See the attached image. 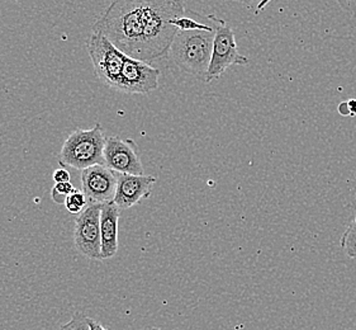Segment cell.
<instances>
[{
	"label": "cell",
	"mask_w": 356,
	"mask_h": 330,
	"mask_svg": "<svg viewBox=\"0 0 356 330\" xmlns=\"http://www.w3.org/2000/svg\"><path fill=\"white\" fill-rule=\"evenodd\" d=\"M183 1L115 0L94 23L126 56L143 63L165 58L178 33L171 22L186 15Z\"/></svg>",
	"instance_id": "6da1fadb"
},
{
	"label": "cell",
	"mask_w": 356,
	"mask_h": 330,
	"mask_svg": "<svg viewBox=\"0 0 356 330\" xmlns=\"http://www.w3.org/2000/svg\"><path fill=\"white\" fill-rule=\"evenodd\" d=\"M218 18L216 19L217 24ZM216 26L211 31H178L171 43L170 58L181 72L206 81L211 65Z\"/></svg>",
	"instance_id": "7a4b0ae2"
},
{
	"label": "cell",
	"mask_w": 356,
	"mask_h": 330,
	"mask_svg": "<svg viewBox=\"0 0 356 330\" xmlns=\"http://www.w3.org/2000/svg\"><path fill=\"white\" fill-rule=\"evenodd\" d=\"M107 139L100 123L92 129H76L65 140L60 159L63 164L79 171H86L95 165H106L104 149Z\"/></svg>",
	"instance_id": "3957f363"
},
{
	"label": "cell",
	"mask_w": 356,
	"mask_h": 330,
	"mask_svg": "<svg viewBox=\"0 0 356 330\" xmlns=\"http://www.w3.org/2000/svg\"><path fill=\"white\" fill-rule=\"evenodd\" d=\"M86 47L95 74L98 75L100 81L118 91L127 56L118 50L108 38L93 32L88 38Z\"/></svg>",
	"instance_id": "277c9868"
},
{
	"label": "cell",
	"mask_w": 356,
	"mask_h": 330,
	"mask_svg": "<svg viewBox=\"0 0 356 330\" xmlns=\"http://www.w3.org/2000/svg\"><path fill=\"white\" fill-rule=\"evenodd\" d=\"M249 58L243 56L237 49L235 33L227 22L220 19L216 24V36L211 65L207 74V83L218 79L232 65H248Z\"/></svg>",
	"instance_id": "5b68a950"
},
{
	"label": "cell",
	"mask_w": 356,
	"mask_h": 330,
	"mask_svg": "<svg viewBox=\"0 0 356 330\" xmlns=\"http://www.w3.org/2000/svg\"><path fill=\"white\" fill-rule=\"evenodd\" d=\"M102 203H90L76 217L74 240L83 256L94 260L102 259V237H100V212Z\"/></svg>",
	"instance_id": "8992f818"
},
{
	"label": "cell",
	"mask_w": 356,
	"mask_h": 330,
	"mask_svg": "<svg viewBox=\"0 0 356 330\" xmlns=\"http://www.w3.org/2000/svg\"><path fill=\"white\" fill-rule=\"evenodd\" d=\"M104 163L113 172L131 175H145L138 148L134 140L108 137L104 149Z\"/></svg>",
	"instance_id": "52a82bcc"
},
{
	"label": "cell",
	"mask_w": 356,
	"mask_h": 330,
	"mask_svg": "<svg viewBox=\"0 0 356 330\" xmlns=\"http://www.w3.org/2000/svg\"><path fill=\"white\" fill-rule=\"evenodd\" d=\"M81 184L89 205L112 202L117 192L118 173L106 165H95L81 171Z\"/></svg>",
	"instance_id": "ba28073f"
},
{
	"label": "cell",
	"mask_w": 356,
	"mask_h": 330,
	"mask_svg": "<svg viewBox=\"0 0 356 330\" xmlns=\"http://www.w3.org/2000/svg\"><path fill=\"white\" fill-rule=\"evenodd\" d=\"M160 70L147 63L127 56L122 72L120 92L127 94H147L159 88Z\"/></svg>",
	"instance_id": "9c48e42d"
},
{
	"label": "cell",
	"mask_w": 356,
	"mask_h": 330,
	"mask_svg": "<svg viewBox=\"0 0 356 330\" xmlns=\"http://www.w3.org/2000/svg\"><path fill=\"white\" fill-rule=\"evenodd\" d=\"M156 178L152 175H131L118 173V184L114 203L121 211L138 205L150 197Z\"/></svg>",
	"instance_id": "30bf717a"
},
{
	"label": "cell",
	"mask_w": 356,
	"mask_h": 330,
	"mask_svg": "<svg viewBox=\"0 0 356 330\" xmlns=\"http://www.w3.org/2000/svg\"><path fill=\"white\" fill-rule=\"evenodd\" d=\"M121 210L112 202L103 203L100 212V237H102V259L113 258L118 251V221Z\"/></svg>",
	"instance_id": "8fae6325"
},
{
	"label": "cell",
	"mask_w": 356,
	"mask_h": 330,
	"mask_svg": "<svg viewBox=\"0 0 356 330\" xmlns=\"http://www.w3.org/2000/svg\"><path fill=\"white\" fill-rule=\"evenodd\" d=\"M341 246L350 258L356 259V217L349 223L341 237Z\"/></svg>",
	"instance_id": "7c38bea8"
},
{
	"label": "cell",
	"mask_w": 356,
	"mask_h": 330,
	"mask_svg": "<svg viewBox=\"0 0 356 330\" xmlns=\"http://www.w3.org/2000/svg\"><path fill=\"white\" fill-rule=\"evenodd\" d=\"M86 197L84 192L79 191L75 188V191L72 192L65 202V207L70 212V214H81L84 211L86 205Z\"/></svg>",
	"instance_id": "4fadbf2b"
},
{
	"label": "cell",
	"mask_w": 356,
	"mask_h": 330,
	"mask_svg": "<svg viewBox=\"0 0 356 330\" xmlns=\"http://www.w3.org/2000/svg\"><path fill=\"white\" fill-rule=\"evenodd\" d=\"M75 191V187L72 186V182L69 183H56L51 189V198L55 203L65 205L66 198Z\"/></svg>",
	"instance_id": "5bb4252c"
},
{
	"label": "cell",
	"mask_w": 356,
	"mask_h": 330,
	"mask_svg": "<svg viewBox=\"0 0 356 330\" xmlns=\"http://www.w3.org/2000/svg\"><path fill=\"white\" fill-rule=\"evenodd\" d=\"M90 320H92L90 317L78 313L72 316V319L69 323L63 325L60 330H92L90 329Z\"/></svg>",
	"instance_id": "9a60e30c"
},
{
	"label": "cell",
	"mask_w": 356,
	"mask_h": 330,
	"mask_svg": "<svg viewBox=\"0 0 356 330\" xmlns=\"http://www.w3.org/2000/svg\"><path fill=\"white\" fill-rule=\"evenodd\" d=\"M52 178L55 180V183H69L72 180V175L65 168H58L54 172Z\"/></svg>",
	"instance_id": "2e32d148"
},
{
	"label": "cell",
	"mask_w": 356,
	"mask_h": 330,
	"mask_svg": "<svg viewBox=\"0 0 356 330\" xmlns=\"http://www.w3.org/2000/svg\"><path fill=\"white\" fill-rule=\"evenodd\" d=\"M339 112H340V115L342 116H350V109L349 104H348V101L342 102L341 104L339 106Z\"/></svg>",
	"instance_id": "e0dca14e"
},
{
	"label": "cell",
	"mask_w": 356,
	"mask_h": 330,
	"mask_svg": "<svg viewBox=\"0 0 356 330\" xmlns=\"http://www.w3.org/2000/svg\"><path fill=\"white\" fill-rule=\"evenodd\" d=\"M348 104H349L350 116H355L356 115V100H351V101H348Z\"/></svg>",
	"instance_id": "ac0fdd59"
},
{
	"label": "cell",
	"mask_w": 356,
	"mask_h": 330,
	"mask_svg": "<svg viewBox=\"0 0 356 330\" xmlns=\"http://www.w3.org/2000/svg\"><path fill=\"white\" fill-rule=\"evenodd\" d=\"M90 329L92 330H107L104 329L102 325H99L98 323H95L94 320H90Z\"/></svg>",
	"instance_id": "d6986e66"
},
{
	"label": "cell",
	"mask_w": 356,
	"mask_h": 330,
	"mask_svg": "<svg viewBox=\"0 0 356 330\" xmlns=\"http://www.w3.org/2000/svg\"><path fill=\"white\" fill-rule=\"evenodd\" d=\"M152 330H161V329H159V328H154V329Z\"/></svg>",
	"instance_id": "ffe728a7"
}]
</instances>
